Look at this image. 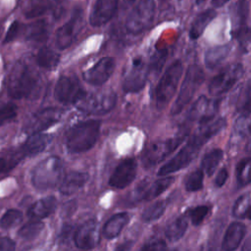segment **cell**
Listing matches in <instances>:
<instances>
[{"label": "cell", "instance_id": "cell-42", "mask_svg": "<svg viewBox=\"0 0 251 251\" xmlns=\"http://www.w3.org/2000/svg\"><path fill=\"white\" fill-rule=\"evenodd\" d=\"M166 58H167V51L166 50H159L157 51L152 60H151V70L155 73V74H158L160 72V70L162 69L163 65H164V62L166 61Z\"/></svg>", "mask_w": 251, "mask_h": 251}, {"label": "cell", "instance_id": "cell-45", "mask_svg": "<svg viewBox=\"0 0 251 251\" xmlns=\"http://www.w3.org/2000/svg\"><path fill=\"white\" fill-rule=\"evenodd\" d=\"M16 248V243L9 237L0 238V251H13Z\"/></svg>", "mask_w": 251, "mask_h": 251}, {"label": "cell", "instance_id": "cell-44", "mask_svg": "<svg viewBox=\"0 0 251 251\" xmlns=\"http://www.w3.org/2000/svg\"><path fill=\"white\" fill-rule=\"evenodd\" d=\"M166 247H167L166 242L160 238H157L145 243L141 247V250H162V249H165Z\"/></svg>", "mask_w": 251, "mask_h": 251}, {"label": "cell", "instance_id": "cell-5", "mask_svg": "<svg viewBox=\"0 0 251 251\" xmlns=\"http://www.w3.org/2000/svg\"><path fill=\"white\" fill-rule=\"evenodd\" d=\"M117 95L112 89H103L85 94L78 99L75 105V107L87 114L94 116H101L109 113L116 106Z\"/></svg>", "mask_w": 251, "mask_h": 251}, {"label": "cell", "instance_id": "cell-49", "mask_svg": "<svg viewBox=\"0 0 251 251\" xmlns=\"http://www.w3.org/2000/svg\"><path fill=\"white\" fill-rule=\"evenodd\" d=\"M134 1H135V0H124L125 4H126V5H130V4H132Z\"/></svg>", "mask_w": 251, "mask_h": 251}, {"label": "cell", "instance_id": "cell-2", "mask_svg": "<svg viewBox=\"0 0 251 251\" xmlns=\"http://www.w3.org/2000/svg\"><path fill=\"white\" fill-rule=\"evenodd\" d=\"M101 127L98 120H87L76 123L65 135V143L70 153H82L94 146Z\"/></svg>", "mask_w": 251, "mask_h": 251}, {"label": "cell", "instance_id": "cell-28", "mask_svg": "<svg viewBox=\"0 0 251 251\" xmlns=\"http://www.w3.org/2000/svg\"><path fill=\"white\" fill-rule=\"evenodd\" d=\"M230 51V46L226 44V45H219L210 48L204 58L205 65L208 69H215L217 68L228 55Z\"/></svg>", "mask_w": 251, "mask_h": 251}, {"label": "cell", "instance_id": "cell-34", "mask_svg": "<svg viewBox=\"0 0 251 251\" xmlns=\"http://www.w3.org/2000/svg\"><path fill=\"white\" fill-rule=\"evenodd\" d=\"M43 228L44 224L41 221L32 219V221L26 223L20 228L18 234L25 240H33L41 233Z\"/></svg>", "mask_w": 251, "mask_h": 251}, {"label": "cell", "instance_id": "cell-39", "mask_svg": "<svg viewBox=\"0 0 251 251\" xmlns=\"http://www.w3.org/2000/svg\"><path fill=\"white\" fill-rule=\"evenodd\" d=\"M23 220V214L17 209L8 210L0 220V226L3 228H11L19 225Z\"/></svg>", "mask_w": 251, "mask_h": 251}, {"label": "cell", "instance_id": "cell-25", "mask_svg": "<svg viewBox=\"0 0 251 251\" xmlns=\"http://www.w3.org/2000/svg\"><path fill=\"white\" fill-rule=\"evenodd\" d=\"M129 222V216L126 212H122L112 216L104 225L102 228V234L107 239L116 238L123 228Z\"/></svg>", "mask_w": 251, "mask_h": 251}, {"label": "cell", "instance_id": "cell-11", "mask_svg": "<svg viewBox=\"0 0 251 251\" xmlns=\"http://www.w3.org/2000/svg\"><path fill=\"white\" fill-rule=\"evenodd\" d=\"M149 69L141 57L132 60L123 81V89L126 93L140 91L147 80Z\"/></svg>", "mask_w": 251, "mask_h": 251}, {"label": "cell", "instance_id": "cell-43", "mask_svg": "<svg viewBox=\"0 0 251 251\" xmlns=\"http://www.w3.org/2000/svg\"><path fill=\"white\" fill-rule=\"evenodd\" d=\"M19 31H20V24L19 22L15 21L9 27V29L7 30L6 32V35L4 37V43H8V42H11L13 41L17 35L19 34Z\"/></svg>", "mask_w": 251, "mask_h": 251}, {"label": "cell", "instance_id": "cell-10", "mask_svg": "<svg viewBox=\"0 0 251 251\" xmlns=\"http://www.w3.org/2000/svg\"><path fill=\"white\" fill-rule=\"evenodd\" d=\"M244 73L241 64H231L215 75L209 84V92L213 95H220L229 90L242 76Z\"/></svg>", "mask_w": 251, "mask_h": 251}, {"label": "cell", "instance_id": "cell-31", "mask_svg": "<svg viewBox=\"0 0 251 251\" xmlns=\"http://www.w3.org/2000/svg\"><path fill=\"white\" fill-rule=\"evenodd\" d=\"M187 228V219L186 216H180L176 218L174 222L168 225L165 230L166 237L171 242H176L179 240L185 233Z\"/></svg>", "mask_w": 251, "mask_h": 251}, {"label": "cell", "instance_id": "cell-8", "mask_svg": "<svg viewBox=\"0 0 251 251\" xmlns=\"http://www.w3.org/2000/svg\"><path fill=\"white\" fill-rule=\"evenodd\" d=\"M155 15L154 0H140L126 20V29L130 34H139L147 29Z\"/></svg>", "mask_w": 251, "mask_h": 251}, {"label": "cell", "instance_id": "cell-50", "mask_svg": "<svg viewBox=\"0 0 251 251\" xmlns=\"http://www.w3.org/2000/svg\"><path fill=\"white\" fill-rule=\"evenodd\" d=\"M206 0H195V3L197 4V5H201L203 2H205Z\"/></svg>", "mask_w": 251, "mask_h": 251}, {"label": "cell", "instance_id": "cell-40", "mask_svg": "<svg viewBox=\"0 0 251 251\" xmlns=\"http://www.w3.org/2000/svg\"><path fill=\"white\" fill-rule=\"evenodd\" d=\"M209 213V207L205 205H199L192 209H189L186 215L189 216L193 226H199Z\"/></svg>", "mask_w": 251, "mask_h": 251}, {"label": "cell", "instance_id": "cell-12", "mask_svg": "<svg viewBox=\"0 0 251 251\" xmlns=\"http://www.w3.org/2000/svg\"><path fill=\"white\" fill-rule=\"evenodd\" d=\"M84 94L80 82L72 75H62L54 88L55 98L63 104H75Z\"/></svg>", "mask_w": 251, "mask_h": 251}, {"label": "cell", "instance_id": "cell-3", "mask_svg": "<svg viewBox=\"0 0 251 251\" xmlns=\"http://www.w3.org/2000/svg\"><path fill=\"white\" fill-rule=\"evenodd\" d=\"M38 78L39 76L32 67L25 62H18L9 77V95L14 99L30 96L38 86Z\"/></svg>", "mask_w": 251, "mask_h": 251}, {"label": "cell", "instance_id": "cell-29", "mask_svg": "<svg viewBox=\"0 0 251 251\" xmlns=\"http://www.w3.org/2000/svg\"><path fill=\"white\" fill-rule=\"evenodd\" d=\"M174 182L173 176H164L163 178L155 180L150 186L144 187L140 200H152L162 194Z\"/></svg>", "mask_w": 251, "mask_h": 251}, {"label": "cell", "instance_id": "cell-15", "mask_svg": "<svg viewBox=\"0 0 251 251\" xmlns=\"http://www.w3.org/2000/svg\"><path fill=\"white\" fill-rule=\"evenodd\" d=\"M116 66L115 59L112 57L101 58L93 67L82 74L83 79L94 86L104 84L114 73Z\"/></svg>", "mask_w": 251, "mask_h": 251}, {"label": "cell", "instance_id": "cell-13", "mask_svg": "<svg viewBox=\"0 0 251 251\" xmlns=\"http://www.w3.org/2000/svg\"><path fill=\"white\" fill-rule=\"evenodd\" d=\"M62 115L63 111L54 107L40 110L28 119L25 126V130L28 134L41 132L57 124L60 121Z\"/></svg>", "mask_w": 251, "mask_h": 251}, {"label": "cell", "instance_id": "cell-37", "mask_svg": "<svg viewBox=\"0 0 251 251\" xmlns=\"http://www.w3.org/2000/svg\"><path fill=\"white\" fill-rule=\"evenodd\" d=\"M166 210V203L165 201H157L148 207L142 213V220L144 222H153L158 220L162 217Z\"/></svg>", "mask_w": 251, "mask_h": 251}, {"label": "cell", "instance_id": "cell-20", "mask_svg": "<svg viewBox=\"0 0 251 251\" xmlns=\"http://www.w3.org/2000/svg\"><path fill=\"white\" fill-rule=\"evenodd\" d=\"M234 19L236 20L235 36L243 48L248 46L249 43V27L247 25V19L249 15V4L247 0H239L235 6Z\"/></svg>", "mask_w": 251, "mask_h": 251}, {"label": "cell", "instance_id": "cell-46", "mask_svg": "<svg viewBox=\"0 0 251 251\" xmlns=\"http://www.w3.org/2000/svg\"><path fill=\"white\" fill-rule=\"evenodd\" d=\"M227 177H228V172L226 171V169H225V168L221 169L220 172L218 173L217 176H216L215 185H216L217 187H222V186L226 183Z\"/></svg>", "mask_w": 251, "mask_h": 251}, {"label": "cell", "instance_id": "cell-41", "mask_svg": "<svg viewBox=\"0 0 251 251\" xmlns=\"http://www.w3.org/2000/svg\"><path fill=\"white\" fill-rule=\"evenodd\" d=\"M17 115V106L13 103L0 105V126L14 119Z\"/></svg>", "mask_w": 251, "mask_h": 251}, {"label": "cell", "instance_id": "cell-51", "mask_svg": "<svg viewBox=\"0 0 251 251\" xmlns=\"http://www.w3.org/2000/svg\"><path fill=\"white\" fill-rule=\"evenodd\" d=\"M160 2H165V1H167V0H159Z\"/></svg>", "mask_w": 251, "mask_h": 251}, {"label": "cell", "instance_id": "cell-7", "mask_svg": "<svg viewBox=\"0 0 251 251\" xmlns=\"http://www.w3.org/2000/svg\"><path fill=\"white\" fill-rule=\"evenodd\" d=\"M181 74L182 64L180 61H176L159 79L154 92V99L158 108H163L171 101L177 88Z\"/></svg>", "mask_w": 251, "mask_h": 251}, {"label": "cell", "instance_id": "cell-22", "mask_svg": "<svg viewBox=\"0 0 251 251\" xmlns=\"http://www.w3.org/2000/svg\"><path fill=\"white\" fill-rule=\"evenodd\" d=\"M246 234V226L241 222L231 223L225 233L222 249L225 251H232L238 248L242 239Z\"/></svg>", "mask_w": 251, "mask_h": 251}, {"label": "cell", "instance_id": "cell-9", "mask_svg": "<svg viewBox=\"0 0 251 251\" xmlns=\"http://www.w3.org/2000/svg\"><path fill=\"white\" fill-rule=\"evenodd\" d=\"M186 133H180L175 137L157 141L152 143L144 152L142 156L143 165L148 167H153L156 164L162 162L167 156H169L177 146L184 140Z\"/></svg>", "mask_w": 251, "mask_h": 251}, {"label": "cell", "instance_id": "cell-23", "mask_svg": "<svg viewBox=\"0 0 251 251\" xmlns=\"http://www.w3.org/2000/svg\"><path fill=\"white\" fill-rule=\"evenodd\" d=\"M51 136L41 132H36L29 134L25 143L22 145L20 152L25 156H33L41 153L46 146L49 144Z\"/></svg>", "mask_w": 251, "mask_h": 251}, {"label": "cell", "instance_id": "cell-4", "mask_svg": "<svg viewBox=\"0 0 251 251\" xmlns=\"http://www.w3.org/2000/svg\"><path fill=\"white\" fill-rule=\"evenodd\" d=\"M64 165L59 157L51 156L39 162L31 172V182L38 190L51 189L60 184L64 176Z\"/></svg>", "mask_w": 251, "mask_h": 251}, {"label": "cell", "instance_id": "cell-18", "mask_svg": "<svg viewBox=\"0 0 251 251\" xmlns=\"http://www.w3.org/2000/svg\"><path fill=\"white\" fill-rule=\"evenodd\" d=\"M219 102L210 100L206 96H200L191 106L188 112V119L205 124L211 121L218 111Z\"/></svg>", "mask_w": 251, "mask_h": 251}, {"label": "cell", "instance_id": "cell-36", "mask_svg": "<svg viewBox=\"0 0 251 251\" xmlns=\"http://www.w3.org/2000/svg\"><path fill=\"white\" fill-rule=\"evenodd\" d=\"M250 158L242 159L236 167V179L238 187H243L250 182Z\"/></svg>", "mask_w": 251, "mask_h": 251}, {"label": "cell", "instance_id": "cell-6", "mask_svg": "<svg viewBox=\"0 0 251 251\" xmlns=\"http://www.w3.org/2000/svg\"><path fill=\"white\" fill-rule=\"evenodd\" d=\"M204 71L198 65H191L188 67L183 81L180 85V90L172 107V115L179 114L184 107L191 101L195 92L204 81Z\"/></svg>", "mask_w": 251, "mask_h": 251}, {"label": "cell", "instance_id": "cell-14", "mask_svg": "<svg viewBox=\"0 0 251 251\" xmlns=\"http://www.w3.org/2000/svg\"><path fill=\"white\" fill-rule=\"evenodd\" d=\"M101 234L96 220H88L81 224L74 233V242L79 249H92L100 242Z\"/></svg>", "mask_w": 251, "mask_h": 251}, {"label": "cell", "instance_id": "cell-38", "mask_svg": "<svg viewBox=\"0 0 251 251\" xmlns=\"http://www.w3.org/2000/svg\"><path fill=\"white\" fill-rule=\"evenodd\" d=\"M204 173L201 169L193 171L185 179V189L189 192L198 191L203 187Z\"/></svg>", "mask_w": 251, "mask_h": 251}, {"label": "cell", "instance_id": "cell-48", "mask_svg": "<svg viewBox=\"0 0 251 251\" xmlns=\"http://www.w3.org/2000/svg\"><path fill=\"white\" fill-rule=\"evenodd\" d=\"M228 1L229 0H212L211 4L215 8H220V7H223L225 4H226Z\"/></svg>", "mask_w": 251, "mask_h": 251}, {"label": "cell", "instance_id": "cell-33", "mask_svg": "<svg viewBox=\"0 0 251 251\" xmlns=\"http://www.w3.org/2000/svg\"><path fill=\"white\" fill-rule=\"evenodd\" d=\"M48 33L47 23L45 21H37L27 26L25 37L32 41H44L48 37Z\"/></svg>", "mask_w": 251, "mask_h": 251}, {"label": "cell", "instance_id": "cell-24", "mask_svg": "<svg viewBox=\"0 0 251 251\" xmlns=\"http://www.w3.org/2000/svg\"><path fill=\"white\" fill-rule=\"evenodd\" d=\"M57 205V199L53 196L42 198L30 206L27 211V216L34 220L44 219L55 212Z\"/></svg>", "mask_w": 251, "mask_h": 251}, {"label": "cell", "instance_id": "cell-27", "mask_svg": "<svg viewBox=\"0 0 251 251\" xmlns=\"http://www.w3.org/2000/svg\"><path fill=\"white\" fill-rule=\"evenodd\" d=\"M217 13L213 9H207L196 16L189 28V37L191 39H197L201 36L206 26L214 20Z\"/></svg>", "mask_w": 251, "mask_h": 251}, {"label": "cell", "instance_id": "cell-47", "mask_svg": "<svg viewBox=\"0 0 251 251\" xmlns=\"http://www.w3.org/2000/svg\"><path fill=\"white\" fill-rule=\"evenodd\" d=\"M19 160L15 159V160H7L5 158H0V175L8 172L11 168H13Z\"/></svg>", "mask_w": 251, "mask_h": 251}, {"label": "cell", "instance_id": "cell-30", "mask_svg": "<svg viewBox=\"0 0 251 251\" xmlns=\"http://www.w3.org/2000/svg\"><path fill=\"white\" fill-rule=\"evenodd\" d=\"M60 62V55L54 50L48 47H42L39 49L36 55V63L39 67L45 70L55 69Z\"/></svg>", "mask_w": 251, "mask_h": 251}, {"label": "cell", "instance_id": "cell-17", "mask_svg": "<svg viewBox=\"0 0 251 251\" xmlns=\"http://www.w3.org/2000/svg\"><path fill=\"white\" fill-rule=\"evenodd\" d=\"M137 171V164L134 159L128 158L121 162L112 176L109 178V184L118 189H123L128 186L135 178Z\"/></svg>", "mask_w": 251, "mask_h": 251}, {"label": "cell", "instance_id": "cell-35", "mask_svg": "<svg viewBox=\"0 0 251 251\" xmlns=\"http://www.w3.org/2000/svg\"><path fill=\"white\" fill-rule=\"evenodd\" d=\"M249 209H250V193L246 192L240 195L234 202L232 208V215L237 219L249 218Z\"/></svg>", "mask_w": 251, "mask_h": 251}, {"label": "cell", "instance_id": "cell-19", "mask_svg": "<svg viewBox=\"0 0 251 251\" xmlns=\"http://www.w3.org/2000/svg\"><path fill=\"white\" fill-rule=\"evenodd\" d=\"M119 0H96L90 13L89 23L97 27L107 24L116 14Z\"/></svg>", "mask_w": 251, "mask_h": 251}, {"label": "cell", "instance_id": "cell-32", "mask_svg": "<svg viewBox=\"0 0 251 251\" xmlns=\"http://www.w3.org/2000/svg\"><path fill=\"white\" fill-rule=\"evenodd\" d=\"M223 156L224 152L219 148L207 152L201 160V170L203 173H206L208 176H212L222 161Z\"/></svg>", "mask_w": 251, "mask_h": 251}, {"label": "cell", "instance_id": "cell-1", "mask_svg": "<svg viewBox=\"0 0 251 251\" xmlns=\"http://www.w3.org/2000/svg\"><path fill=\"white\" fill-rule=\"evenodd\" d=\"M226 126V120L219 118L201 124L199 129L188 139L186 144L158 171L159 176H168L185 168L199 153L201 147Z\"/></svg>", "mask_w": 251, "mask_h": 251}, {"label": "cell", "instance_id": "cell-16", "mask_svg": "<svg viewBox=\"0 0 251 251\" xmlns=\"http://www.w3.org/2000/svg\"><path fill=\"white\" fill-rule=\"evenodd\" d=\"M81 11H75L73 17L63 25H61L55 35V42L59 49H66L71 46L78 33L81 24Z\"/></svg>", "mask_w": 251, "mask_h": 251}, {"label": "cell", "instance_id": "cell-26", "mask_svg": "<svg viewBox=\"0 0 251 251\" xmlns=\"http://www.w3.org/2000/svg\"><path fill=\"white\" fill-rule=\"evenodd\" d=\"M58 7L57 0H32L25 10V16L27 19L38 18L48 12L56 11Z\"/></svg>", "mask_w": 251, "mask_h": 251}, {"label": "cell", "instance_id": "cell-21", "mask_svg": "<svg viewBox=\"0 0 251 251\" xmlns=\"http://www.w3.org/2000/svg\"><path fill=\"white\" fill-rule=\"evenodd\" d=\"M89 175L86 172L72 171L64 175L60 182V192L64 195H72L81 189L87 182Z\"/></svg>", "mask_w": 251, "mask_h": 251}]
</instances>
